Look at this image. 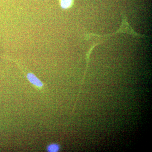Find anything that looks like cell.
<instances>
[{
    "mask_svg": "<svg viewBox=\"0 0 152 152\" xmlns=\"http://www.w3.org/2000/svg\"><path fill=\"white\" fill-rule=\"evenodd\" d=\"M27 77L30 83L38 87H42L43 86L42 83L32 73H29L27 75Z\"/></svg>",
    "mask_w": 152,
    "mask_h": 152,
    "instance_id": "6da1fadb",
    "label": "cell"
},
{
    "mask_svg": "<svg viewBox=\"0 0 152 152\" xmlns=\"http://www.w3.org/2000/svg\"><path fill=\"white\" fill-rule=\"evenodd\" d=\"M73 0H60V4L63 9L71 7L73 4Z\"/></svg>",
    "mask_w": 152,
    "mask_h": 152,
    "instance_id": "7a4b0ae2",
    "label": "cell"
},
{
    "mask_svg": "<svg viewBox=\"0 0 152 152\" xmlns=\"http://www.w3.org/2000/svg\"><path fill=\"white\" fill-rule=\"evenodd\" d=\"M60 149L59 146L57 144H52L48 147V150L50 152H56Z\"/></svg>",
    "mask_w": 152,
    "mask_h": 152,
    "instance_id": "3957f363",
    "label": "cell"
}]
</instances>
